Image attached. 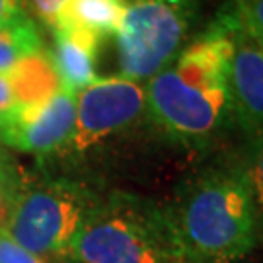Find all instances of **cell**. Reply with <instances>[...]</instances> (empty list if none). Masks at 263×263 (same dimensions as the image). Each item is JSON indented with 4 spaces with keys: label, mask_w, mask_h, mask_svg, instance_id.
<instances>
[{
    "label": "cell",
    "mask_w": 263,
    "mask_h": 263,
    "mask_svg": "<svg viewBox=\"0 0 263 263\" xmlns=\"http://www.w3.org/2000/svg\"><path fill=\"white\" fill-rule=\"evenodd\" d=\"M232 33L234 16L224 6L144 84L152 123L185 148L207 151L230 131H238L230 92Z\"/></svg>",
    "instance_id": "obj_1"
},
{
    "label": "cell",
    "mask_w": 263,
    "mask_h": 263,
    "mask_svg": "<svg viewBox=\"0 0 263 263\" xmlns=\"http://www.w3.org/2000/svg\"><path fill=\"white\" fill-rule=\"evenodd\" d=\"M168 216L189 263H234L246 257L261 232L242 154L191 176Z\"/></svg>",
    "instance_id": "obj_2"
},
{
    "label": "cell",
    "mask_w": 263,
    "mask_h": 263,
    "mask_svg": "<svg viewBox=\"0 0 263 263\" xmlns=\"http://www.w3.org/2000/svg\"><path fill=\"white\" fill-rule=\"evenodd\" d=\"M70 257L78 263H189L168 211L129 193L96 201Z\"/></svg>",
    "instance_id": "obj_3"
},
{
    "label": "cell",
    "mask_w": 263,
    "mask_h": 263,
    "mask_svg": "<svg viewBox=\"0 0 263 263\" xmlns=\"http://www.w3.org/2000/svg\"><path fill=\"white\" fill-rule=\"evenodd\" d=\"M205 0H125L117 37L123 78L146 82L193 37Z\"/></svg>",
    "instance_id": "obj_4"
},
{
    "label": "cell",
    "mask_w": 263,
    "mask_h": 263,
    "mask_svg": "<svg viewBox=\"0 0 263 263\" xmlns=\"http://www.w3.org/2000/svg\"><path fill=\"white\" fill-rule=\"evenodd\" d=\"M96 199L82 185L55 179L22 189L10 203L8 232L31 254L70 255L78 230Z\"/></svg>",
    "instance_id": "obj_5"
},
{
    "label": "cell",
    "mask_w": 263,
    "mask_h": 263,
    "mask_svg": "<svg viewBox=\"0 0 263 263\" xmlns=\"http://www.w3.org/2000/svg\"><path fill=\"white\" fill-rule=\"evenodd\" d=\"M146 113V88L123 76L98 78L76 100V121L66 151L84 154L129 131Z\"/></svg>",
    "instance_id": "obj_6"
},
{
    "label": "cell",
    "mask_w": 263,
    "mask_h": 263,
    "mask_svg": "<svg viewBox=\"0 0 263 263\" xmlns=\"http://www.w3.org/2000/svg\"><path fill=\"white\" fill-rule=\"evenodd\" d=\"M74 121V94L61 90L43 105L16 113L14 121L0 131V139L12 148L41 156L65 148Z\"/></svg>",
    "instance_id": "obj_7"
},
{
    "label": "cell",
    "mask_w": 263,
    "mask_h": 263,
    "mask_svg": "<svg viewBox=\"0 0 263 263\" xmlns=\"http://www.w3.org/2000/svg\"><path fill=\"white\" fill-rule=\"evenodd\" d=\"M232 35L234 53L230 61V92L236 129L248 142L263 137V47L236 18Z\"/></svg>",
    "instance_id": "obj_8"
},
{
    "label": "cell",
    "mask_w": 263,
    "mask_h": 263,
    "mask_svg": "<svg viewBox=\"0 0 263 263\" xmlns=\"http://www.w3.org/2000/svg\"><path fill=\"white\" fill-rule=\"evenodd\" d=\"M55 33V49L53 63L61 78V86L65 92L76 94L96 82V61L102 39L92 33L68 28H53Z\"/></svg>",
    "instance_id": "obj_9"
},
{
    "label": "cell",
    "mask_w": 263,
    "mask_h": 263,
    "mask_svg": "<svg viewBox=\"0 0 263 263\" xmlns=\"http://www.w3.org/2000/svg\"><path fill=\"white\" fill-rule=\"evenodd\" d=\"M6 76L14 90L18 111L39 107L63 90L53 57L45 49L24 57Z\"/></svg>",
    "instance_id": "obj_10"
},
{
    "label": "cell",
    "mask_w": 263,
    "mask_h": 263,
    "mask_svg": "<svg viewBox=\"0 0 263 263\" xmlns=\"http://www.w3.org/2000/svg\"><path fill=\"white\" fill-rule=\"evenodd\" d=\"M123 16L125 0H66L53 28L78 29L104 41L119 31Z\"/></svg>",
    "instance_id": "obj_11"
},
{
    "label": "cell",
    "mask_w": 263,
    "mask_h": 263,
    "mask_svg": "<svg viewBox=\"0 0 263 263\" xmlns=\"http://www.w3.org/2000/svg\"><path fill=\"white\" fill-rule=\"evenodd\" d=\"M43 49V39L35 22L26 12L0 28V72L8 74L24 57Z\"/></svg>",
    "instance_id": "obj_12"
},
{
    "label": "cell",
    "mask_w": 263,
    "mask_h": 263,
    "mask_svg": "<svg viewBox=\"0 0 263 263\" xmlns=\"http://www.w3.org/2000/svg\"><path fill=\"white\" fill-rule=\"evenodd\" d=\"M244 170L250 189H252V197H254L255 209H257V218H259V232L263 238V137L248 141L246 151L242 154Z\"/></svg>",
    "instance_id": "obj_13"
},
{
    "label": "cell",
    "mask_w": 263,
    "mask_h": 263,
    "mask_svg": "<svg viewBox=\"0 0 263 263\" xmlns=\"http://www.w3.org/2000/svg\"><path fill=\"white\" fill-rule=\"evenodd\" d=\"M238 24L263 47V0H228Z\"/></svg>",
    "instance_id": "obj_14"
},
{
    "label": "cell",
    "mask_w": 263,
    "mask_h": 263,
    "mask_svg": "<svg viewBox=\"0 0 263 263\" xmlns=\"http://www.w3.org/2000/svg\"><path fill=\"white\" fill-rule=\"evenodd\" d=\"M0 263H45L39 255L20 246L6 230H0Z\"/></svg>",
    "instance_id": "obj_15"
},
{
    "label": "cell",
    "mask_w": 263,
    "mask_h": 263,
    "mask_svg": "<svg viewBox=\"0 0 263 263\" xmlns=\"http://www.w3.org/2000/svg\"><path fill=\"white\" fill-rule=\"evenodd\" d=\"M66 0H22V8L28 6V10L45 26L53 28L59 10L63 8Z\"/></svg>",
    "instance_id": "obj_16"
},
{
    "label": "cell",
    "mask_w": 263,
    "mask_h": 263,
    "mask_svg": "<svg viewBox=\"0 0 263 263\" xmlns=\"http://www.w3.org/2000/svg\"><path fill=\"white\" fill-rule=\"evenodd\" d=\"M16 98H14V90L10 84L8 76L0 72V131L6 129L10 123L16 117Z\"/></svg>",
    "instance_id": "obj_17"
},
{
    "label": "cell",
    "mask_w": 263,
    "mask_h": 263,
    "mask_svg": "<svg viewBox=\"0 0 263 263\" xmlns=\"http://www.w3.org/2000/svg\"><path fill=\"white\" fill-rule=\"evenodd\" d=\"M20 12H24L22 0H0V28L16 18Z\"/></svg>",
    "instance_id": "obj_18"
},
{
    "label": "cell",
    "mask_w": 263,
    "mask_h": 263,
    "mask_svg": "<svg viewBox=\"0 0 263 263\" xmlns=\"http://www.w3.org/2000/svg\"><path fill=\"white\" fill-rule=\"evenodd\" d=\"M8 215H10V203L6 201L4 193H2V187H0V230H4V228H6Z\"/></svg>",
    "instance_id": "obj_19"
}]
</instances>
